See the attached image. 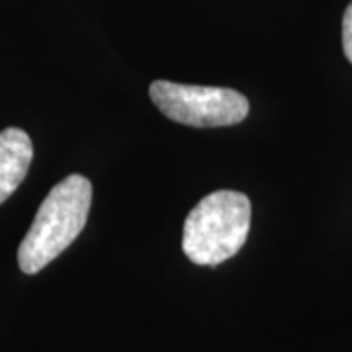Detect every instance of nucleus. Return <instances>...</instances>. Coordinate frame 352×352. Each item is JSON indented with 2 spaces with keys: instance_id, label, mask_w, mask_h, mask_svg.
Masks as SVG:
<instances>
[{
  "instance_id": "obj_1",
  "label": "nucleus",
  "mask_w": 352,
  "mask_h": 352,
  "mask_svg": "<svg viewBox=\"0 0 352 352\" xmlns=\"http://www.w3.org/2000/svg\"><path fill=\"white\" fill-rule=\"evenodd\" d=\"M92 186L85 176L71 175L53 186L39 206L34 223L18 249L25 274H38L80 235L88 219Z\"/></svg>"
},
{
  "instance_id": "obj_2",
  "label": "nucleus",
  "mask_w": 352,
  "mask_h": 352,
  "mask_svg": "<svg viewBox=\"0 0 352 352\" xmlns=\"http://www.w3.org/2000/svg\"><path fill=\"white\" fill-rule=\"evenodd\" d=\"M251 229V201L245 194L219 190L206 196L184 221L182 251L194 264L215 266L243 249Z\"/></svg>"
},
{
  "instance_id": "obj_3",
  "label": "nucleus",
  "mask_w": 352,
  "mask_h": 352,
  "mask_svg": "<svg viewBox=\"0 0 352 352\" xmlns=\"http://www.w3.org/2000/svg\"><path fill=\"white\" fill-rule=\"evenodd\" d=\"M149 92L155 106L168 120L184 126H235L249 113L247 98L231 88L192 87L168 80H155Z\"/></svg>"
},
{
  "instance_id": "obj_4",
  "label": "nucleus",
  "mask_w": 352,
  "mask_h": 352,
  "mask_svg": "<svg viewBox=\"0 0 352 352\" xmlns=\"http://www.w3.org/2000/svg\"><path fill=\"white\" fill-rule=\"evenodd\" d=\"M34 159V145L30 135L8 127L0 131V204L12 196L28 175Z\"/></svg>"
},
{
  "instance_id": "obj_5",
  "label": "nucleus",
  "mask_w": 352,
  "mask_h": 352,
  "mask_svg": "<svg viewBox=\"0 0 352 352\" xmlns=\"http://www.w3.org/2000/svg\"><path fill=\"white\" fill-rule=\"evenodd\" d=\"M342 50H344L346 59L352 63V2L342 18Z\"/></svg>"
}]
</instances>
